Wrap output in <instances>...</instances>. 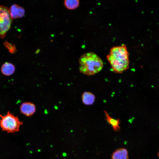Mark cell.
<instances>
[{
	"mask_svg": "<svg viewBox=\"0 0 159 159\" xmlns=\"http://www.w3.org/2000/svg\"><path fill=\"white\" fill-rule=\"evenodd\" d=\"M129 53L126 45L112 47L106 57L114 72L121 73L129 67Z\"/></svg>",
	"mask_w": 159,
	"mask_h": 159,
	"instance_id": "1",
	"label": "cell"
},
{
	"mask_svg": "<svg viewBox=\"0 0 159 159\" xmlns=\"http://www.w3.org/2000/svg\"><path fill=\"white\" fill-rule=\"evenodd\" d=\"M15 71L14 66L12 64L6 62L2 66L1 71L2 73L6 76H10L13 74Z\"/></svg>",
	"mask_w": 159,
	"mask_h": 159,
	"instance_id": "10",
	"label": "cell"
},
{
	"mask_svg": "<svg viewBox=\"0 0 159 159\" xmlns=\"http://www.w3.org/2000/svg\"><path fill=\"white\" fill-rule=\"evenodd\" d=\"M104 112L105 116V120L112 127L113 130L115 132L119 131L120 129V120L119 119H115L111 117L108 113L105 110Z\"/></svg>",
	"mask_w": 159,
	"mask_h": 159,
	"instance_id": "7",
	"label": "cell"
},
{
	"mask_svg": "<svg viewBox=\"0 0 159 159\" xmlns=\"http://www.w3.org/2000/svg\"><path fill=\"white\" fill-rule=\"evenodd\" d=\"M112 159H128V152L124 148L118 149L115 150L112 155Z\"/></svg>",
	"mask_w": 159,
	"mask_h": 159,
	"instance_id": "8",
	"label": "cell"
},
{
	"mask_svg": "<svg viewBox=\"0 0 159 159\" xmlns=\"http://www.w3.org/2000/svg\"><path fill=\"white\" fill-rule=\"evenodd\" d=\"M95 96L94 94L89 92H85L83 93L82 96L83 103L87 105H92L95 102Z\"/></svg>",
	"mask_w": 159,
	"mask_h": 159,
	"instance_id": "9",
	"label": "cell"
},
{
	"mask_svg": "<svg viewBox=\"0 0 159 159\" xmlns=\"http://www.w3.org/2000/svg\"><path fill=\"white\" fill-rule=\"evenodd\" d=\"M80 72L88 76L94 75L102 69L104 63L95 53L90 52L82 55L79 59Z\"/></svg>",
	"mask_w": 159,
	"mask_h": 159,
	"instance_id": "2",
	"label": "cell"
},
{
	"mask_svg": "<svg viewBox=\"0 0 159 159\" xmlns=\"http://www.w3.org/2000/svg\"><path fill=\"white\" fill-rule=\"evenodd\" d=\"M22 124L17 116H15L9 111L4 116L0 115V127L3 130L8 133L19 131Z\"/></svg>",
	"mask_w": 159,
	"mask_h": 159,
	"instance_id": "3",
	"label": "cell"
},
{
	"mask_svg": "<svg viewBox=\"0 0 159 159\" xmlns=\"http://www.w3.org/2000/svg\"><path fill=\"white\" fill-rule=\"evenodd\" d=\"M4 44L10 53H14L17 51L15 45L12 44L6 41L4 42Z\"/></svg>",
	"mask_w": 159,
	"mask_h": 159,
	"instance_id": "12",
	"label": "cell"
},
{
	"mask_svg": "<svg viewBox=\"0 0 159 159\" xmlns=\"http://www.w3.org/2000/svg\"><path fill=\"white\" fill-rule=\"evenodd\" d=\"M9 10L10 15L12 19H13L22 17L25 13L24 9L16 4L11 5Z\"/></svg>",
	"mask_w": 159,
	"mask_h": 159,
	"instance_id": "6",
	"label": "cell"
},
{
	"mask_svg": "<svg viewBox=\"0 0 159 159\" xmlns=\"http://www.w3.org/2000/svg\"><path fill=\"white\" fill-rule=\"evenodd\" d=\"M158 157H159V152H158Z\"/></svg>",
	"mask_w": 159,
	"mask_h": 159,
	"instance_id": "13",
	"label": "cell"
},
{
	"mask_svg": "<svg viewBox=\"0 0 159 159\" xmlns=\"http://www.w3.org/2000/svg\"><path fill=\"white\" fill-rule=\"evenodd\" d=\"M9 9L0 5V38H3L10 29L12 22Z\"/></svg>",
	"mask_w": 159,
	"mask_h": 159,
	"instance_id": "4",
	"label": "cell"
},
{
	"mask_svg": "<svg viewBox=\"0 0 159 159\" xmlns=\"http://www.w3.org/2000/svg\"><path fill=\"white\" fill-rule=\"evenodd\" d=\"M64 4L65 7L69 9H74L79 5L80 1L78 0H65Z\"/></svg>",
	"mask_w": 159,
	"mask_h": 159,
	"instance_id": "11",
	"label": "cell"
},
{
	"mask_svg": "<svg viewBox=\"0 0 159 159\" xmlns=\"http://www.w3.org/2000/svg\"><path fill=\"white\" fill-rule=\"evenodd\" d=\"M21 113L27 117L33 115L36 111V107L33 103L26 102L22 103L20 107Z\"/></svg>",
	"mask_w": 159,
	"mask_h": 159,
	"instance_id": "5",
	"label": "cell"
}]
</instances>
